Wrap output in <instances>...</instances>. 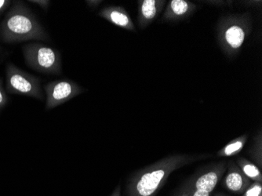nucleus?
<instances>
[{
    "label": "nucleus",
    "instance_id": "obj_3",
    "mask_svg": "<svg viewBox=\"0 0 262 196\" xmlns=\"http://www.w3.org/2000/svg\"><path fill=\"white\" fill-rule=\"evenodd\" d=\"M22 52L26 64L33 70L45 74H61V54L56 49L34 42L23 46Z\"/></svg>",
    "mask_w": 262,
    "mask_h": 196
},
{
    "label": "nucleus",
    "instance_id": "obj_17",
    "mask_svg": "<svg viewBox=\"0 0 262 196\" xmlns=\"http://www.w3.org/2000/svg\"><path fill=\"white\" fill-rule=\"evenodd\" d=\"M11 4L12 2L10 0H0V16L4 14Z\"/></svg>",
    "mask_w": 262,
    "mask_h": 196
},
{
    "label": "nucleus",
    "instance_id": "obj_6",
    "mask_svg": "<svg viewBox=\"0 0 262 196\" xmlns=\"http://www.w3.org/2000/svg\"><path fill=\"white\" fill-rule=\"evenodd\" d=\"M46 97V110H51L67 102L83 92L76 82L69 79H57L48 82L44 86Z\"/></svg>",
    "mask_w": 262,
    "mask_h": 196
},
{
    "label": "nucleus",
    "instance_id": "obj_18",
    "mask_svg": "<svg viewBox=\"0 0 262 196\" xmlns=\"http://www.w3.org/2000/svg\"><path fill=\"white\" fill-rule=\"evenodd\" d=\"M111 196H121V187H120V185H118L116 187V189L112 193Z\"/></svg>",
    "mask_w": 262,
    "mask_h": 196
},
{
    "label": "nucleus",
    "instance_id": "obj_2",
    "mask_svg": "<svg viewBox=\"0 0 262 196\" xmlns=\"http://www.w3.org/2000/svg\"><path fill=\"white\" fill-rule=\"evenodd\" d=\"M43 26L21 1H14L0 24V39L6 43L48 40Z\"/></svg>",
    "mask_w": 262,
    "mask_h": 196
},
{
    "label": "nucleus",
    "instance_id": "obj_16",
    "mask_svg": "<svg viewBox=\"0 0 262 196\" xmlns=\"http://www.w3.org/2000/svg\"><path fill=\"white\" fill-rule=\"evenodd\" d=\"M29 2L39 6V7H41L42 10H46V11L48 10L50 5H51V1H49V0H29Z\"/></svg>",
    "mask_w": 262,
    "mask_h": 196
},
{
    "label": "nucleus",
    "instance_id": "obj_13",
    "mask_svg": "<svg viewBox=\"0 0 262 196\" xmlns=\"http://www.w3.org/2000/svg\"><path fill=\"white\" fill-rule=\"evenodd\" d=\"M170 8L175 16L185 15L189 11L190 4L185 0H172Z\"/></svg>",
    "mask_w": 262,
    "mask_h": 196
},
{
    "label": "nucleus",
    "instance_id": "obj_15",
    "mask_svg": "<svg viewBox=\"0 0 262 196\" xmlns=\"http://www.w3.org/2000/svg\"><path fill=\"white\" fill-rule=\"evenodd\" d=\"M8 101V97H7V92L4 89L3 79L0 78V110H2L4 107L7 106Z\"/></svg>",
    "mask_w": 262,
    "mask_h": 196
},
{
    "label": "nucleus",
    "instance_id": "obj_11",
    "mask_svg": "<svg viewBox=\"0 0 262 196\" xmlns=\"http://www.w3.org/2000/svg\"><path fill=\"white\" fill-rule=\"evenodd\" d=\"M225 39L231 48L237 50L241 48L245 40V32L241 26H230L225 31Z\"/></svg>",
    "mask_w": 262,
    "mask_h": 196
},
{
    "label": "nucleus",
    "instance_id": "obj_14",
    "mask_svg": "<svg viewBox=\"0 0 262 196\" xmlns=\"http://www.w3.org/2000/svg\"><path fill=\"white\" fill-rule=\"evenodd\" d=\"M243 196H262V182L252 181L243 193Z\"/></svg>",
    "mask_w": 262,
    "mask_h": 196
},
{
    "label": "nucleus",
    "instance_id": "obj_1",
    "mask_svg": "<svg viewBox=\"0 0 262 196\" xmlns=\"http://www.w3.org/2000/svg\"><path fill=\"white\" fill-rule=\"evenodd\" d=\"M210 156L173 155L143 168L129 178L126 188L128 196H156L173 171Z\"/></svg>",
    "mask_w": 262,
    "mask_h": 196
},
{
    "label": "nucleus",
    "instance_id": "obj_19",
    "mask_svg": "<svg viewBox=\"0 0 262 196\" xmlns=\"http://www.w3.org/2000/svg\"><path fill=\"white\" fill-rule=\"evenodd\" d=\"M86 3H88V5L91 7H96L97 6L101 4V1H86Z\"/></svg>",
    "mask_w": 262,
    "mask_h": 196
},
{
    "label": "nucleus",
    "instance_id": "obj_10",
    "mask_svg": "<svg viewBox=\"0 0 262 196\" xmlns=\"http://www.w3.org/2000/svg\"><path fill=\"white\" fill-rule=\"evenodd\" d=\"M235 163L239 166L244 175L251 181L262 182L261 172L258 166L242 157L236 159Z\"/></svg>",
    "mask_w": 262,
    "mask_h": 196
},
{
    "label": "nucleus",
    "instance_id": "obj_5",
    "mask_svg": "<svg viewBox=\"0 0 262 196\" xmlns=\"http://www.w3.org/2000/svg\"><path fill=\"white\" fill-rule=\"evenodd\" d=\"M6 91L11 94L27 96L43 100L41 81L13 64L6 66Z\"/></svg>",
    "mask_w": 262,
    "mask_h": 196
},
{
    "label": "nucleus",
    "instance_id": "obj_12",
    "mask_svg": "<svg viewBox=\"0 0 262 196\" xmlns=\"http://www.w3.org/2000/svg\"><path fill=\"white\" fill-rule=\"evenodd\" d=\"M247 135H243L239 138H235L232 141L226 144L222 149L217 151V156L219 157H231L239 154L247 141Z\"/></svg>",
    "mask_w": 262,
    "mask_h": 196
},
{
    "label": "nucleus",
    "instance_id": "obj_4",
    "mask_svg": "<svg viewBox=\"0 0 262 196\" xmlns=\"http://www.w3.org/2000/svg\"><path fill=\"white\" fill-rule=\"evenodd\" d=\"M226 169V162L214 163L190 178L175 196H211Z\"/></svg>",
    "mask_w": 262,
    "mask_h": 196
},
{
    "label": "nucleus",
    "instance_id": "obj_8",
    "mask_svg": "<svg viewBox=\"0 0 262 196\" xmlns=\"http://www.w3.org/2000/svg\"><path fill=\"white\" fill-rule=\"evenodd\" d=\"M99 16L118 27L129 31H135V26L130 17L127 12L122 7H105L100 12Z\"/></svg>",
    "mask_w": 262,
    "mask_h": 196
},
{
    "label": "nucleus",
    "instance_id": "obj_20",
    "mask_svg": "<svg viewBox=\"0 0 262 196\" xmlns=\"http://www.w3.org/2000/svg\"><path fill=\"white\" fill-rule=\"evenodd\" d=\"M214 196H229L227 195V194H222V193H219V194H216Z\"/></svg>",
    "mask_w": 262,
    "mask_h": 196
},
{
    "label": "nucleus",
    "instance_id": "obj_7",
    "mask_svg": "<svg viewBox=\"0 0 262 196\" xmlns=\"http://www.w3.org/2000/svg\"><path fill=\"white\" fill-rule=\"evenodd\" d=\"M252 181L244 175L235 162L230 160L227 163V173L224 179L225 188L235 194H243Z\"/></svg>",
    "mask_w": 262,
    "mask_h": 196
},
{
    "label": "nucleus",
    "instance_id": "obj_9",
    "mask_svg": "<svg viewBox=\"0 0 262 196\" xmlns=\"http://www.w3.org/2000/svg\"><path fill=\"white\" fill-rule=\"evenodd\" d=\"M163 4H164V2L156 0H144L140 3L138 20L141 28L148 26L157 17L159 9Z\"/></svg>",
    "mask_w": 262,
    "mask_h": 196
}]
</instances>
